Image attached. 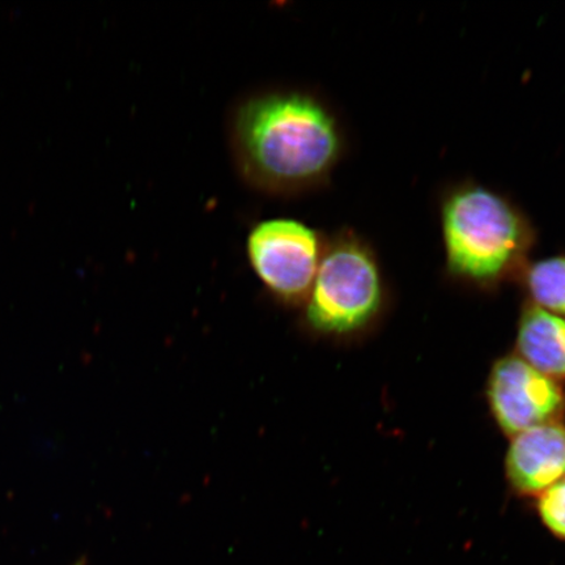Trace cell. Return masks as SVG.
<instances>
[{
    "instance_id": "6da1fadb",
    "label": "cell",
    "mask_w": 565,
    "mask_h": 565,
    "mask_svg": "<svg viewBox=\"0 0 565 565\" xmlns=\"http://www.w3.org/2000/svg\"><path fill=\"white\" fill-rule=\"evenodd\" d=\"M239 171L270 193H295L327 181L344 153V134L329 106L299 92L246 100L232 125Z\"/></svg>"
},
{
    "instance_id": "7a4b0ae2",
    "label": "cell",
    "mask_w": 565,
    "mask_h": 565,
    "mask_svg": "<svg viewBox=\"0 0 565 565\" xmlns=\"http://www.w3.org/2000/svg\"><path fill=\"white\" fill-rule=\"evenodd\" d=\"M439 215L447 273L471 287L493 289L519 279L539 244L525 210L475 180L445 188Z\"/></svg>"
},
{
    "instance_id": "3957f363",
    "label": "cell",
    "mask_w": 565,
    "mask_h": 565,
    "mask_svg": "<svg viewBox=\"0 0 565 565\" xmlns=\"http://www.w3.org/2000/svg\"><path fill=\"white\" fill-rule=\"evenodd\" d=\"M387 298L376 250L362 235L342 230L327 239L303 306L306 324L317 335L350 337L376 322Z\"/></svg>"
},
{
    "instance_id": "277c9868",
    "label": "cell",
    "mask_w": 565,
    "mask_h": 565,
    "mask_svg": "<svg viewBox=\"0 0 565 565\" xmlns=\"http://www.w3.org/2000/svg\"><path fill=\"white\" fill-rule=\"evenodd\" d=\"M324 239L294 218H270L246 239L253 271L274 298L288 306L306 302L320 266Z\"/></svg>"
},
{
    "instance_id": "5b68a950",
    "label": "cell",
    "mask_w": 565,
    "mask_h": 565,
    "mask_svg": "<svg viewBox=\"0 0 565 565\" xmlns=\"http://www.w3.org/2000/svg\"><path fill=\"white\" fill-rule=\"evenodd\" d=\"M487 397L494 420L512 437L542 424L557 422L565 407L559 383L518 355L501 358L494 363Z\"/></svg>"
},
{
    "instance_id": "8992f818",
    "label": "cell",
    "mask_w": 565,
    "mask_h": 565,
    "mask_svg": "<svg viewBox=\"0 0 565 565\" xmlns=\"http://www.w3.org/2000/svg\"><path fill=\"white\" fill-rule=\"evenodd\" d=\"M507 477L515 492L540 497L565 478V427L542 424L513 437L507 455Z\"/></svg>"
},
{
    "instance_id": "52a82bcc",
    "label": "cell",
    "mask_w": 565,
    "mask_h": 565,
    "mask_svg": "<svg viewBox=\"0 0 565 565\" xmlns=\"http://www.w3.org/2000/svg\"><path fill=\"white\" fill-rule=\"evenodd\" d=\"M518 351L534 370L565 380V318L530 303L520 318Z\"/></svg>"
},
{
    "instance_id": "ba28073f",
    "label": "cell",
    "mask_w": 565,
    "mask_h": 565,
    "mask_svg": "<svg viewBox=\"0 0 565 565\" xmlns=\"http://www.w3.org/2000/svg\"><path fill=\"white\" fill-rule=\"evenodd\" d=\"M518 280L532 306L565 318V254L530 260Z\"/></svg>"
},
{
    "instance_id": "9c48e42d",
    "label": "cell",
    "mask_w": 565,
    "mask_h": 565,
    "mask_svg": "<svg viewBox=\"0 0 565 565\" xmlns=\"http://www.w3.org/2000/svg\"><path fill=\"white\" fill-rule=\"evenodd\" d=\"M539 512L550 532L565 541V478L540 494Z\"/></svg>"
},
{
    "instance_id": "30bf717a",
    "label": "cell",
    "mask_w": 565,
    "mask_h": 565,
    "mask_svg": "<svg viewBox=\"0 0 565 565\" xmlns=\"http://www.w3.org/2000/svg\"><path fill=\"white\" fill-rule=\"evenodd\" d=\"M74 565H86V562L81 561V562H77V563H76V564H74Z\"/></svg>"
}]
</instances>
